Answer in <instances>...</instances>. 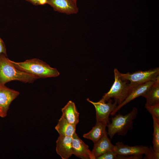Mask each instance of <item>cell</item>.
<instances>
[{
  "label": "cell",
  "instance_id": "cell-5",
  "mask_svg": "<svg viewBox=\"0 0 159 159\" xmlns=\"http://www.w3.org/2000/svg\"><path fill=\"white\" fill-rule=\"evenodd\" d=\"M158 67L146 71H138L132 73H121L122 78L129 82L131 87L155 80L159 76Z\"/></svg>",
  "mask_w": 159,
  "mask_h": 159
},
{
  "label": "cell",
  "instance_id": "cell-25",
  "mask_svg": "<svg viewBox=\"0 0 159 159\" xmlns=\"http://www.w3.org/2000/svg\"><path fill=\"white\" fill-rule=\"evenodd\" d=\"M75 0L76 2H77V0Z\"/></svg>",
  "mask_w": 159,
  "mask_h": 159
},
{
  "label": "cell",
  "instance_id": "cell-7",
  "mask_svg": "<svg viewBox=\"0 0 159 159\" xmlns=\"http://www.w3.org/2000/svg\"><path fill=\"white\" fill-rule=\"evenodd\" d=\"M155 80L137 85L133 87L126 99L121 103L117 106L110 115L112 116L115 115L116 112L122 107L135 98L140 96L144 97Z\"/></svg>",
  "mask_w": 159,
  "mask_h": 159
},
{
  "label": "cell",
  "instance_id": "cell-13",
  "mask_svg": "<svg viewBox=\"0 0 159 159\" xmlns=\"http://www.w3.org/2000/svg\"><path fill=\"white\" fill-rule=\"evenodd\" d=\"M115 145L111 143L106 133L97 141L94 143L92 151L95 158L105 152L114 150Z\"/></svg>",
  "mask_w": 159,
  "mask_h": 159
},
{
  "label": "cell",
  "instance_id": "cell-9",
  "mask_svg": "<svg viewBox=\"0 0 159 159\" xmlns=\"http://www.w3.org/2000/svg\"><path fill=\"white\" fill-rule=\"evenodd\" d=\"M47 4L56 11L69 15L77 14L78 9L74 0H47Z\"/></svg>",
  "mask_w": 159,
  "mask_h": 159
},
{
  "label": "cell",
  "instance_id": "cell-6",
  "mask_svg": "<svg viewBox=\"0 0 159 159\" xmlns=\"http://www.w3.org/2000/svg\"><path fill=\"white\" fill-rule=\"evenodd\" d=\"M87 100L94 106L96 112V122H101L107 124L109 122V117L110 115L115 108L117 104L116 101L113 103L110 99L106 103L101 99L96 102H93L89 99Z\"/></svg>",
  "mask_w": 159,
  "mask_h": 159
},
{
  "label": "cell",
  "instance_id": "cell-20",
  "mask_svg": "<svg viewBox=\"0 0 159 159\" xmlns=\"http://www.w3.org/2000/svg\"><path fill=\"white\" fill-rule=\"evenodd\" d=\"M117 155L114 150L108 151L105 152L101 155L97 157V159H117Z\"/></svg>",
  "mask_w": 159,
  "mask_h": 159
},
{
  "label": "cell",
  "instance_id": "cell-1",
  "mask_svg": "<svg viewBox=\"0 0 159 159\" xmlns=\"http://www.w3.org/2000/svg\"><path fill=\"white\" fill-rule=\"evenodd\" d=\"M39 79L37 77L21 71L16 68L3 54H0V85L17 80L25 83H32Z\"/></svg>",
  "mask_w": 159,
  "mask_h": 159
},
{
  "label": "cell",
  "instance_id": "cell-24",
  "mask_svg": "<svg viewBox=\"0 0 159 159\" xmlns=\"http://www.w3.org/2000/svg\"><path fill=\"white\" fill-rule=\"evenodd\" d=\"M0 117H5L0 108Z\"/></svg>",
  "mask_w": 159,
  "mask_h": 159
},
{
  "label": "cell",
  "instance_id": "cell-4",
  "mask_svg": "<svg viewBox=\"0 0 159 159\" xmlns=\"http://www.w3.org/2000/svg\"><path fill=\"white\" fill-rule=\"evenodd\" d=\"M114 82L110 90L104 94L101 100L106 102L113 98L117 102L118 105L126 99L132 87L128 81L122 78L121 73L117 69H114Z\"/></svg>",
  "mask_w": 159,
  "mask_h": 159
},
{
  "label": "cell",
  "instance_id": "cell-3",
  "mask_svg": "<svg viewBox=\"0 0 159 159\" xmlns=\"http://www.w3.org/2000/svg\"><path fill=\"white\" fill-rule=\"evenodd\" d=\"M138 109L134 107L127 114L123 115L119 113L112 117L111 122L107 124V134L112 139L116 134L121 135H124L128 130H131L133 127V120L136 117Z\"/></svg>",
  "mask_w": 159,
  "mask_h": 159
},
{
  "label": "cell",
  "instance_id": "cell-16",
  "mask_svg": "<svg viewBox=\"0 0 159 159\" xmlns=\"http://www.w3.org/2000/svg\"><path fill=\"white\" fill-rule=\"evenodd\" d=\"M107 125L105 123L96 122L90 131L83 135V137L91 140L94 143L95 142L107 133L106 129Z\"/></svg>",
  "mask_w": 159,
  "mask_h": 159
},
{
  "label": "cell",
  "instance_id": "cell-10",
  "mask_svg": "<svg viewBox=\"0 0 159 159\" xmlns=\"http://www.w3.org/2000/svg\"><path fill=\"white\" fill-rule=\"evenodd\" d=\"M73 154L83 159H95L88 146L78 136L76 133L72 136Z\"/></svg>",
  "mask_w": 159,
  "mask_h": 159
},
{
  "label": "cell",
  "instance_id": "cell-22",
  "mask_svg": "<svg viewBox=\"0 0 159 159\" xmlns=\"http://www.w3.org/2000/svg\"><path fill=\"white\" fill-rule=\"evenodd\" d=\"M34 5H43L46 4L47 0H26Z\"/></svg>",
  "mask_w": 159,
  "mask_h": 159
},
{
  "label": "cell",
  "instance_id": "cell-19",
  "mask_svg": "<svg viewBox=\"0 0 159 159\" xmlns=\"http://www.w3.org/2000/svg\"><path fill=\"white\" fill-rule=\"evenodd\" d=\"M145 107L151 115L152 117L159 121V104Z\"/></svg>",
  "mask_w": 159,
  "mask_h": 159
},
{
  "label": "cell",
  "instance_id": "cell-11",
  "mask_svg": "<svg viewBox=\"0 0 159 159\" xmlns=\"http://www.w3.org/2000/svg\"><path fill=\"white\" fill-rule=\"evenodd\" d=\"M19 94V92L5 86L0 85V108L4 117L11 102Z\"/></svg>",
  "mask_w": 159,
  "mask_h": 159
},
{
  "label": "cell",
  "instance_id": "cell-8",
  "mask_svg": "<svg viewBox=\"0 0 159 159\" xmlns=\"http://www.w3.org/2000/svg\"><path fill=\"white\" fill-rule=\"evenodd\" d=\"M149 150L147 146L136 145L129 146L124 144L122 142H118L115 145L114 151L118 155L128 156L146 155Z\"/></svg>",
  "mask_w": 159,
  "mask_h": 159
},
{
  "label": "cell",
  "instance_id": "cell-2",
  "mask_svg": "<svg viewBox=\"0 0 159 159\" xmlns=\"http://www.w3.org/2000/svg\"><path fill=\"white\" fill-rule=\"evenodd\" d=\"M11 61L18 69L35 75L39 78L56 77L59 75L56 69L51 67L46 63L39 59L34 58L21 62Z\"/></svg>",
  "mask_w": 159,
  "mask_h": 159
},
{
  "label": "cell",
  "instance_id": "cell-15",
  "mask_svg": "<svg viewBox=\"0 0 159 159\" xmlns=\"http://www.w3.org/2000/svg\"><path fill=\"white\" fill-rule=\"evenodd\" d=\"M144 97L146 100L145 106L159 104V76L150 87Z\"/></svg>",
  "mask_w": 159,
  "mask_h": 159
},
{
  "label": "cell",
  "instance_id": "cell-14",
  "mask_svg": "<svg viewBox=\"0 0 159 159\" xmlns=\"http://www.w3.org/2000/svg\"><path fill=\"white\" fill-rule=\"evenodd\" d=\"M62 116L70 123L76 125L79 122V113L74 103L71 100L61 109Z\"/></svg>",
  "mask_w": 159,
  "mask_h": 159
},
{
  "label": "cell",
  "instance_id": "cell-18",
  "mask_svg": "<svg viewBox=\"0 0 159 159\" xmlns=\"http://www.w3.org/2000/svg\"><path fill=\"white\" fill-rule=\"evenodd\" d=\"M153 148L156 152H159V121L153 118Z\"/></svg>",
  "mask_w": 159,
  "mask_h": 159
},
{
  "label": "cell",
  "instance_id": "cell-17",
  "mask_svg": "<svg viewBox=\"0 0 159 159\" xmlns=\"http://www.w3.org/2000/svg\"><path fill=\"white\" fill-rule=\"evenodd\" d=\"M76 125L69 123L62 116L58 120L55 129L59 135L72 136L75 133Z\"/></svg>",
  "mask_w": 159,
  "mask_h": 159
},
{
  "label": "cell",
  "instance_id": "cell-21",
  "mask_svg": "<svg viewBox=\"0 0 159 159\" xmlns=\"http://www.w3.org/2000/svg\"><path fill=\"white\" fill-rule=\"evenodd\" d=\"M145 159H155L159 158V152L155 151L153 147L150 146L149 148V150L147 154L145 155Z\"/></svg>",
  "mask_w": 159,
  "mask_h": 159
},
{
  "label": "cell",
  "instance_id": "cell-12",
  "mask_svg": "<svg viewBox=\"0 0 159 159\" xmlns=\"http://www.w3.org/2000/svg\"><path fill=\"white\" fill-rule=\"evenodd\" d=\"M72 136L59 135L56 141V151L62 159H67L73 154Z\"/></svg>",
  "mask_w": 159,
  "mask_h": 159
},
{
  "label": "cell",
  "instance_id": "cell-23",
  "mask_svg": "<svg viewBox=\"0 0 159 159\" xmlns=\"http://www.w3.org/2000/svg\"><path fill=\"white\" fill-rule=\"evenodd\" d=\"M3 54L6 55V49L4 43L0 37V54Z\"/></svg>",
  "mask_w": 159,
  "mask_h": 159
}]
</instances>
